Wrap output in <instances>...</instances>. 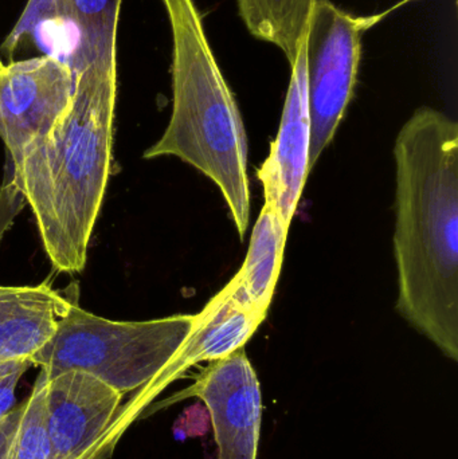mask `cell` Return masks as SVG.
<instances>
[{"mask_svg": "<svg viewBox=\"0 0 458 459\" xmlns=\"http://www.w3.org/2000/svg\"><path fill=\"white\" fill-rule=\"evenodd\" d=\"M397 307L444 355L458 360V124L417 110L394 148Z\"/></svg>", "mask_w": 458, "mask_h": 459, "instance_id": "cell-1", "label": "cell"}, {"mask_svg": "<svg viewBox=\"0 0 458 459\" xmlns=\"http://www.w3.org/2000/svg\"><path fill=\"white\" fill-rule=\"evenodd\" d=\"M72 107L48 139L13 169L54 269L81 273L112 169L117 67L74 74Z\"/></svg>", "mask_w": 458, "mask_h": 459, "instance_id": "cell-2", "label": "cell"}, {"mask_svg": "<svg viewBox=\"0 0 458 459\" xmlns=\"http://www.w3.org/2000/svg\"><path fill=\"white\" fill-rule=\"evenodd\" d=\"M172 35V115L144 159L175 156L217 185L239 238L250 220L247 136L194 0H161Z\"/></svg>", "mask_w": 458, "mask_h": 459, "instance_id": "cell-3", "label": "cell"}, {"mask_svg": "<svg viewBox=\"0 0 458 459\" xmlns=\"http://www.w3.org/2000/svg\"><path fill=\"white\" fill-rule=\"evenodd\" d=\"M196 315L151 321H112L67 299L48 342L30 359L46 374L78 371L120 395L155 379L193 331Z\"/></svg>", "mask_w": 458, "mask_h": 459, "instance_id": "cell-4", "label": "cell"}, {"mask_svg": "<svg viewBox=\"0 0 458 459\" xmlns=\"http://www.w3.org/2000/svg\"><path fill=\"white\" fill-rule=\"evenodd\" d=\"M354 16L330 0H319L306 35L307 91L311 117L309 169L333 143L351 101L359 69L362 37L387 13Z\"/></svg>", "mask_w": 458, "mask_h": 459, "instance_id": "cell-5", "label": "cell"}, {"mask_svg": "<svg viewBox=\"0 0 458 459\" xmlns=\"http://www.w3.org/2000/svg\"><path fill=\"white\" fill-rule=\"evenodd\" d=\"M74 73L59 56L4 64L0 56V139L13 169L51 136L72 107Z\"/></svg>", "mask_w": 458, "mask_h": 459, "instance_id": "cell-6", "label": "cell"}, {"mask_svg": "<svg viewBox=\"0 0 458 459\" xmlns=\"http://www.w3.org/2000/svg\"><path fill=\"white\" fill-rule=\"evenodd\" d=\"M46 372V371H45ZM46 428L51 459H105L124 396L91 375L46 374Z\"/></svg>", "mask_w": 458, "mask_h": 459, "instance_id": "cell-7", "label": "cell"}, {"mask_svg": "<svg viewBox=\"0 0 458 459\" xmlns=\"http://www.w3.org/2000/svg\"><path fill=\"white\" fill-rule=\"evenodd\" d=\"M190 396L206 404L220 450L218 459L257 458L263 396L244 348L212 361L193 385L167 403Z\"/></svg>", "mask_w": 458, "mask_h": 459, "instance_id": "cell-8", "label": "cell"}, {"mask_svg": "<svg viewBox=\"0 0 458 459\" xmlns=\"http://www.w3.org/2000/svg\"><path fill=\"white\" fill-rule=\"evenodd\" d=\"M264 320L265 318L241 307L233 299L230 286L226 285L215 294L203 310L196 315L193 331L163 371L147 385L132 394V398L125 403H121L113 426L116 444L167 385L179 379L196 364L220 360L244 348Z\"/></svg>", "mask_w": 458, "mask_h": 459, "instance_id": "cell-9", "label": "cell"}, {"mask_svg": "<svg viewBox=\"0 0 458 459\" xmlns=\"http://www.w3.org/2000/svg\"><path fill=\"white\" fill-rule=\"evenodd\" d=\"M311 150V117L307 91L306 39L292 65V77L282 110L281 124L271 153L257 175L265 204L279 212L288 226L306 187Z\"/></svg>", "mask_w": 458, "mask_h": 459, "instance_id": "cell-10", "label": "cell"}, {"mask_svg": "<svg viewBox=\"0 0 458 459\" xmlns=\"http://www.w3.org/2000/svg\"><path fill=\"white\" fill-rule=\"evenodd\" d=\"M66 302L46 283L0 286V361H30L53 336Z\"/></svg>", "mask_w": 458, "mask_h": 459, "instance_id": "cell-11", "label": "cell"}, {"mask_svg": "<svg viewBox=\"0 0 458 459\" xmlns=\"http://www.w3.org/2000/svg\"><path fill=\"white\" fill-rule=\"evenodd\" d=\"M123 0H51L48 21L72 30L67 64L77 74L88 66L117 67V29Z\"/></svg>", "mask_w": 458, "mask_h": 459, "instance_id": "cell-12", "label": "cell"}, {"mask_svg": "<svg viewBox=\"0 0 458 459\" xmlns=\"http://www.w3.org/2000/svg\"><path fill=\"white\" fill-rule=\"evenodd\" d=\"M289 226L264 204L241 270L228 283L241 307L266 318L281 272Z\"/></svg>", "mask_w": 458, "mask_h": 459, "instance_id": "cell-13", "label": "cell"}, {"mask_svg": "<svg viewBox=\"0 0 458 459\" xmlns=\"http://www.w3.org/2000/svg\"><path fill=\"white\" fill-rule=\"evenodd\" d=\"M319 0H238L239 15L250 34L277 46L295 64Z\"/></svg>", "mask_w": 458, "mask_h": 459, "instance_id": "cell-14", "label": "cell"}, {"mask_svg": "<svg viewBox=\"0 0 458 459\" xmlns=\"http://www.w3.org/2000/svg\"><path fill=\"white\" fill-rule=\"evenodd\" d=\"M46 382V372L40 369L29 398L0 420V459H51Z\"/></svg>", "mask_w": 458, "mask_h": 459, "instance_id": "cell-15", "label": "cell"}, {"mask_svg": "<svg viewBox=\"0 0 458 459\" xmlns=\"http://www.w3.org/2000/svg\"><path fill=\"white\" fill-rule=\"evenodd\" d=\"M22 375H23L22 372H18V374L11 375L4 382L0 383V420L13 407V401H15V388Z\"/></svg>", "mask_w": 458, "mask_h": 459, "instance_id": "cell-16", "label": "cell"}, {"mask_svg": "<svg viewBox=\"0 0 458 459\" xmlns=\"http://www.w3.org/2000/svg\"><path fill=\"white\" fill-rule=\"evenodd\" d=\"M31 366L32 364L29 360L0 361V383L18 372L24 374Z\"/></svg>", "mask_w": 458, "mask_h": 459, "instance_id": "cell-17", "label": "cell"}]
</instances>
